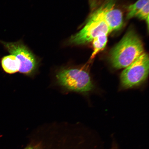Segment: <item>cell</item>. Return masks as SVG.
Masks as SVG:
<instances>
[{"label": "cell", "instance_id": "6da1fadb", "mask_svg": "<svg viewBox=\"0 0 149 149\" xmlns=\"http://www.w3.org/2000/svg\"><path fill=\"white\" fill-rule=\"evenodd\" d=\"M142 42L134 31L127 33L109 53L112 66L116 69L126 68L144 53Z\"/></svg>", "mask_w": 149, "mask_h": 149}, {"label": "cell", "instance_id": "7a4b0ae2", "mask_svg": "<svg viewBox=\"0 0 149 149\" xmlns=\"http://www.w3.org/2000/svg\"><path fill=\"white\" fill-rule=\"evenodd\" d=\"M105 7V3L93 13L83 29L71 37L70 44L81 45L88 43L100 35L111 32L104 17Z\"/></svg>", "mask_w": 149, "mask_h": 149}, {"label": "cell", "instance_id": "3957f363", "mask_svg": "<svg viewBox=\"0 0 149 149\" xmlns=\"http://www.w3.org/2000/svg\"><path fill=\"white\" fill-rule=\"evenodd\" d=\"M56 78L61 86L74 92L86 93L94 88L88 72L81 69H64L58 72Z\"/></svg>", "mask_w": 149, "mask_h": 149}, {"label": "cell", "instance_id": "277c9868", "mask_svg": "<svg viewBox=\"0 0 149 149\" xmlns=\"http://www.w3.org/2000/svg\"><path fill=\"white\" fill-rule=\"evenodd\" d=\"M149 70L148 55L144 53L123 71L120 76L122 86L128 88L140 85L148 78Z\"/></svg>", "mask_w": 149, "mask_h": 149}, {"label": "cell", "instance_id": "5b68a950", "mask_svg": "<svg viewBox=\"0 0 149 149\" xmlns=\"http://www.w3.org/2000/svg\"><path fill=\"white\" fill-rule=\"evenodd\" d=\"M0 42L11 55L16 56L19 60L20 72L29 75L35 72L38 64L36 58L22 42H8L0 40Z\"/></svg>", "mask_w": 149, "mask_h": 149}, {"label": "cell", "instance_id": "8992f818", "mask_svg": "<svg viewBox=\"0 0 149 149\" xmlns=\"http://www.w3.org/2000/svg\"><path fill=\"white\" fill-rule=\"evenodd\" d=\"M115 0H107L106 1L105 20L110 30L118 31L123 25V16L122 12L114 8Z\"/></svg>", "mask_w": 149, "mask_h": 149}, {"label": "cell", "instance_id": "52a82bcc", "mask_svg": "<svg viewBox=\"0 0 149 149\" xmlns=\"http://www.w3.org/2000/svg\"><path fill=\"white\" fill-rule=\"evenodd\" d=\"M1 63L3 69L7 73L14 74L19 71L20 62L15 55L5 56L2 59Z\"/></svg>", "mask_w": 149, "mask_h": 149}, {"label": "cell", "instance_id": "ba28073f", "mask_svg": "<svg viewBox=\"0 0 149 149\" xmlns=\"http://www.w3.org/2000/svg\"><path fill=\"white\" fill-rule=\"evenodd\" d=\"M107 35L106 34L101 35L93 40V51L91 56V59L94 58L98 53L105 48L107 42Z\"/></svg>", "mask_w": 149, "mask_h": 149}, {"label": "cell", "instance_id": "9c48e42d", "mask_svg": "<svg viewBox=\"0 0 149 149\" xmlns=\"http://www.w3.org/2000/svg\"><path fill=\"white\" fill-rule=\"evenodd\" d=\"M148 3L149 0H138L134 4L130 5L128 8V12L127 15V19H129L135 17L138 13Z\"/></svg>", "mask_w": 149, "mask_h": 149}, {"label": "cell", "instance_id": "30bf717a", "mask_svg": "<svg viewBox=\"0 0 149 149\" xmlns=\"http://www.w3.org/2000/svg\"><path fill=\"white\" fill-rule=\"evenodd\" d=\"M149 3L145 5L141 10L138 13L135 17L145 20L148 27L149 25Z\"/></svg>", "mask_w": 149, "mask_h": 149}, {"label": "cell", "instance_id": "8fae6325", "mask_svg": "<svg viewBox=\"0 0 149 149\" xmlns=\"http://www.w3.org/2000/svg\"><path fill=\"white\" fill-rule=\"evenodd\" d=\"M24 149H40L38 146H31L27 147Z\"/></svg>", "mask_w": 149, "mask_h": 149}]
</instances>
